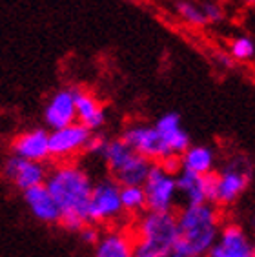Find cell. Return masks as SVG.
<instances>
[{"instance_id":"obj_11","label":"cell","mask_w":255,"mask_h":257,"mask_svg":"<svg viewBox=\"0 0 255 257\" xmlns=\"http://www.w3.org/2000/svg\"><path fill=\"white\" fill-rule=\"evenodd\" d=\"M2 172H4V177L22 192L44 184L46 177H48V170L44 168L42 163H31V161L20 159L17 155H11L6 161Z\"/></svg>"},{"instance_id":"obj_21","label":"cell","mask_w":255,"mask_h":257,"mask_svg":"<svg viewBox=\"0 0 255 257\" xmlns=\"http://www.w3.org/2000/svg\"><path fill=\"white\" fill-rule=\"evenodd\" d=\"M230 53L235 60H250V59H253V55H255L253 40L248 39V37H239V39H235L233 42H231Z\"/></svg>"},{"instance_id":"obj_17","label":"cell","mask_w":255,"mask_h":257,"mask_svg":"<svg viewBox=\"0 0 255 257\" xmlns=\"http://www.w3.org/2000/svg\"><path fill=\"white\" fill-rule=\"evenodd\" d=\"M175 179L179 201L182 203V206H195V204L208 203L206 177L204 175H197V173L181 170L175 175Z\"/></svg>"},{"instance_id":"obj_23","label":"cell","mask_w":255,"mask_h":257,"mask_svg":"<svg viewBox=\"0 0 255 257\" xmlns=\"http://www.w3.org/2000/svg\"><path fill=\"white\" fill-rule=\"evenodd\" d=\"M80 239H82L84 242H88V244H91V246H95V242L98 241V237H100V228L97 226V224H86V226L82 228L79 232Z\"/></svg>"},{"instance_id":"obj_28","label":"cell","mask_w":255,"mask_h":257,"mask_svg":"<svg viewBox=\"0 0 255 257\" xmlns=\"http://www.w3.org/2000/svg\"><path fill=\"white\" fill-rule=\"evenodd\" d=\"M244 2H250V4H255V0H244Z\"/></svg>"},{"instance_id":"obj_13","label":"cell","mask_w":255,"mask_h":257,"mask_svg":"<svg viewBox=\"0 0 255 257\" xmlns=\"http://www.w3.org/2000/svg\"><path fill=\"white\" fill-rule=\"evenodd\" d=\"M11 152L31 163H44L49 157V134L40 128L19 134L11 141Z\"/></svg>"},{"instance_id":"obj_22","label":"cell","mask_w":255,"mask_h":257,"mask_svg":"<svg viewBox=\"0 0 255 257\" xmlns=\"http://www.w3.org/2000/svg\"><path fill=\"white\" fill-rule=\"evenodd\" d=\"M179 126H181V117L175 111H168L162 117H159V120L155 122V130L159 134H166V132L179 128Z\"/></svg>"},{"instance_id":"obj_10","label":"cell","mask_w":255,"mask_h":257,"mask_svg":"<svg viewBox=\"0 0 255 257\" xmlns=\"http://www.w3.org/2000/svg\"><path fill=\"white\" fill-rule=\"evenodd\" d=\"M89 137H91V132L80 122L55 130L49 134V157L60 159L66 163V159L84 152Z\"/></svg>"},{"instance_id":"obj_3","label":"cell","mask_w":255,"mask_h":257,"mask_svg":"<svg viewBox=\"0 0 255 257\" xmlns=\"http://www.w3.org/2000/svg\"><path fill=\"white\" fill-rule=\"evenodd\" d=\"M135 257H170L179 242L175 212H144L130 224Z\"/></svg>"},{"instance_id":"obj_26","label":"cell","mask_w":255,"mask_h":257,"mask_svg":"<svg viewBox=\"0 0 255 257\" xmlns=\"http://www.w3.org/2000/svg\"><path fill=\"white\" fill-rule=\"evenodd\" d=\"M161 164L162 168L166 170L168 173H172V175H177V173L181 172L182 166H181V157H177V155H172V157L164 159L162 163H157Z\"/></svg>"},{"instance_id":"obj_4","label":"cell","mask_w":255,"mask_h":257,"mask_svg":"<svg viewBox=\"0 0 255 257\" xmlns=\"http://www.w3.org/2000/svg\"><path fill=\"white\" fill-rule=\"evenodd\" d=\"M100 159L108 166L109 177L120 186H143L153 164L133 152L120 137L106 141Z\"/></svg>"},{"instance_id":"obj_9","label":"cell","mask_w":255,"mask_h":257,"mask_svg":"<svg viewBox=\"0 0 255 257\" xmlns=\"http://www.w3.org/2000/svg\"><path fill=\"white\" fill-rule=\"evenodd\" d=\"M124 143L137 152L139 155H143L150 163L157 164L162 163L164 159L172 157V152L168 150V146L162 141L161 134H159L155 126H148V124H132L124 130L122 137Z\"/></svg>"},{"instance_id":"obj_1","label":"cell","mask_w":255,"mask_h":257,"mask_svg":"<svg viewBox=\"0 0 255 257\" xmlns=\"http://www.w3.org/2000/svg\"><path fill=\"white\" fill-rule=\"evenodd\" d=\"M46 188L60 210L59 224L68 232L79 233L89 224L88 208L93 179L77 163H60L46 177Z\"/></svg>"},{"instance_id":"obj_7","label":"cell","mask_w":255,"mask_h":257,"mask_svg":"<svg viewBox=\"0 0 255 257\" xmlns=\"http://www.w3.org/2000/svg\"><path fill=\"white\" fill-rule=\"evenodd\" d=\"M148 212H175L179 204L175 175L168 173L161 164H152L143 184Z\"/></svg>"},{"instance_id":"obj_15","label":"cell","mask_w":255,"mask_h":257,"mask_svg":"<svg viewBox=\"0 0 255 257\" xmlns=\"http://www.w3.org/2000/svg\"><path fill=\"white\" fill-rule=\"evenodd\" d=\"M24 201L28 204V208L31 210V213L39 221H42L46 224H59L60 210L57 206V203L53 201V197H51V193L46 188V184L26 190Z\"/></svg>"},{"instance_id":"obj_19","label":"cell","mask_w":255,"mask_h":257,"mask_svg":"<svg viewBox=\"0 0 255 257\" xmlns=\"http://www.w3.org/2000/svg\"><path fill=\"white\" fill-rule=\"evenodd\" d=\"M120 201L126 217L137 219L146 212V195L143 186H120Z\"/></svg>"},{"instance_id":"obj_12","label":"cell","mask_w":255,"mask_h":257,"mask_svg":"<svg viewBox=\"0 0 255 257\" xmlns=\"http://www.w3.org/2000/svg\"><path fill=\"white\" fill-rule=\"evenodd\" d=\"M93 257H135L130 226H111L100 232L93 246Z\"/></svg>"},{"instance_id":"obj_25","label":"cell","mask_w":255,"mask_h":257,"mask_svg":"<svg viewBox=\"0 0 255 257\" xmlns=\"http://www.w3.org/2000/svg\"><path fill=\"white\" fill-rule=\"evenodd\" d=\"M201 11L204 13L206 20H211V22H219V20L222 19V10L215 4V2H204Z\"/></svg>"},{"instance_id":"obj_27","label":"cell","mask_w":255,"mask_h":257,"mask_svg":"<svg viewBox=\"0 0 255 257\" xmlns=\"http://www.w3.org/2000/svg\"><path fill=\"white\" fill-rule=\"evenodd\" d=\"M170 257H197V255H193L191 252H188L186 248H182L179 242H177V246L173 248V252L170 253Z\"/></svg>"},{"instance_id":"obj_24","label":"cell","mask_w":255,"mask_h":257,"mask_svg":"<svg viewBox=\"0 0 255 257\" xmlns=\"http://www.w3.org/2000/svg\"><path fill=\"white\" fill-rule=\"evenodd\" d=\"M106 141H108V139H104L102 135H93V134H91V137H89V141H88V144H86L84 152H88V154H91V155H100V154H102L104 146H106Z\"/></svg>"},{"instance_id":"obj_14","label":"cell","mask_w":255,"mask_h":257,"mask_svg":"<svg viewBox=\"0 0 255 257\" xmlns=\"http://www.w3.org/2000/svg\"><path fill=\"white\" fill-rule=\"evenodd\" d=\"M44 120L53 132L77 122L73 89H60L51 97L44 109Z\"/></svg>"},{"instance_id":"obj_5","label":"cell","mask_w":255,"mask_h":257,"mask_svg":"<svg viewBox=\"0 0 255 257\" xmlns=\"http://www.w3.org/2000/svg\"><path fill=\"white\" fill-rule=\"evenodd\" d=\"M88 219L89 223L97 226H126V224H120L128 219L120 201V184L109 175L93 183Z\"/></svg>"},{"instance_id":"obj_6","label":"cell","mask_w":255,"mask_h":257,"mask_svg":"<svg viewBox=\"0 0 255 257\" xmlns=\"http://www.w3.org/2000/svg\"><path fill=\"white\" fill-rule=\"evenodd\" d=\"M253 177V168L244 157H233L215 172L213 204L219 208L231 206L248 190Z\"/></svg>"},{"instance_id":"obj_8","label":"cell","mask_w":255,"mask_h":257,"mask_svg":"<svg viewBox=\"0 0 255 257\" xmlns=\"http://www.w3.org/2000/svg\"><path fill=\"white\" fill-rule=\"evenodd\" d=\"M206 257H255V237L240 223L224 219Z\"/></svg>"},{"instance_id":"obj_20","label":"cell","mask_w":255,"mask_h":257,"mask_svg":"<svg viewBox=\"0 0 255 257\" xmlns=\"http://www.w3.org/2000/svg\"><path fill=\"white\" fill-rule=\"evenodd\" d=\"M177 13L191 26H204L208 22L204 13L201 11V8H197L195 4H191V2H188V0L177 2Z\"/></svg>"},{"instance_id":"obj_2","label":"cell","mask_w":255,"mask_h":257,"mask_svg":"<svg viewBox=\"0 0 255 257\" xmlns=\"http://www.w3.org/2000/svg\"><path fill=\"white\" fill-rule=\"evenodd\" d=\"M179 228V244L197 257H206L215 244L224 223L222 210L215 204L202 203L181 206L175 212Z\"/></svg>"},{"instance_id":"obj_18","label":"cell","mask_w":255,"mask_h":257,"mask_svg":"<svg viewBox=\"0 0 255 257\" xmlns=\"http://www.w3.org/2000/svg\"><path fill=\"white\" fill-rule=\"evenodd\" d=\"M181 166L182 170L197 175H208L215 172V154L210 146L204 144H195L181 155Z\"/></svg>"},{"instance_id":"obj_16","label":"cell","mask_w":255,"mask_h":257,"mask_svg":"<svg viewBox=\"0 0 255 257\" xmlns=\"http://www.w3.org/2000/svg\"><path fill=\"white\" fill-rule=\"evenodd\" d=\"M75 95V109H77V120L82 126L93 132V130H100L106 124V109L100 106L93 95L88 91H82L79 88H73Z\"/></svg>"}]
</instances>
